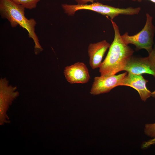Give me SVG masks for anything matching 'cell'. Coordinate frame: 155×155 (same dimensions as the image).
Listing matches in <instances>:
<instances>
[{"label": "cell", "instance_id": "obj_1", "mask_svg": "<svg viewBox=\"0 0 155 155\" xmlns=\"http://www.w3.org/2000/svg\"><path fill=\"white\" fill-rule=\"evenodd\" d=\"M110 20L114 30V37L107 54L99 68L101 75H112L123 71L134 52L123 41L117 24L113 20Z\"/></svg>", "mask_w": 155, "mask_h": 155}, {"label": "cell", "instance_id": "obj_2", "mask_svg": "<svg viewBox=\"0 0 155 155\" xmlns=\"http://www.w3.org/2000/svg\"><path fill=\"white\" fill-rule=\"evenodd\" d=\"M25 9L12 0H0V14L1 18L7 19L12 28L19 25L27 30L29 37L32 38L34 43V52L37 55L42 51L43 49L35 32L36 22L34 19H28L26 17Z\"/></svg>", "mask_w": 155, "mask_h": 155}, {"label": "cell", "instance_id": "obj_3", "mask_svg": "<svg viewBox=\"0 0 155 155\" xmlns=\"http://www.w3.org/2000/svg\"><path fill=\"white\" fill-rule=\"evenodd\" d=\"M146 21L144 28L139 32L132 36L127 32L121 35L123 41L127 45L132 44L136 47L135 50L144 49L149 54L153 49L155 27L153 24V17L146 13Z\"/></svg>", "mask_w": 155, "mask_h": 155}, {"label": "cell", "instance_id": "obj_4", "mask_svg": "<svg viewBox=\"0 0 155 155\" xmlns=\"http://www.w3.org/2000/svg\"><path fill=\"white\" fill-rule=\"evenodd\" d=\"M69 8L71 12L73 14H75L76 11L79 10H88L109 17L111 20L120 15L131 16L138 14L141 10L140 7L119 8L104 5L98 2L89 4H71Z\"/></svg>", "mask_w": 155, "mask_h": 155}, {"label": "cell", "instance_id": "obj_5", "mask_svg": "<svg viewBox=\"0 0 155 155\" xmlns=\"http://www.w3.org/2000/svg\"><path fill=\"white\" fill-rule=\"evenodd\" d=\"M127 73L126 72L118 75L95 77L90 92V94L97 95L107 93L115 87L120 86Z\"/></svg>", "mask_w": 155, "mask_h": 155}, {"label": "cell", "instance_id": "obj_6", "mask_svg": "<svg viewBox=\"0 0 155 155\" xmlns=\"http://www.w3.org/2000/svg\"><path fill=\"white\" fill-rule=\"evenodd\" d=\"M64 73L66 80L71 84L86 83L90 79L87 66L81 62L66 67Z\"/></svg>", "mask_w": 155, "mask_h": 155}, {"label": "cell", "instance_id": "obj_7", "mask_svg": "<svg viewBox=\"0 0 155 155\" xmlns=\"http://www.w3.org/2000/svg\"><path fill=\"white\" fill-rule=\"evenodd\" d=\"M148 82L142 75L128 73L122 81L120 86H128L134 89L138 92L141 100L145 101L152 96V92L146 86Z\"/></svg>", "mask_w": 155, "mask_h": 155}, {"label": "cell", "instance_id": "obj_8", "mask_svg": "<svg viewBox=\"0 0 155 155\" xmlns=\"http://www.w3.org/2000/svg\"><path fill=\"white\" fill-rule=\"evenodd\" d=\"M110 45L106 40L89 44L88 52L89 64L92 69L100 67L105 53Z\"/></svg>", "mask_w": 155, "mask_h": 155}, {"label": "cell", "instance_id": "obj_9", "mask_svg": "<svg viewBox=\"0 0 155 155\" xmlns=\"http://www.w3.org/2000/svg\"><path fill=\"white\" fill-rule=\"evenodd\" d=\"M123 71L136 75L148 74L155 78V73L151 68L147 57H136L132 56L127 62Z\"/></svg>", "mask_w": 155, "mask_h": 155}, {"label": "cell", "instance_id": "obj_10", "mask_svg": "<svg viewBox=\"0 0 155 155\" xmlns=\"http://www.w3.org/2000/svg\"><path fill=\"white\" fill-rule=\"evenodd\" d=\"M16 87L9 86V81L5 78L0 80L1 105H6L18 96V92H15Z\"/></svg>", "mask_w": 155, "mask_h": 155}, {"label": "cell", "instance_id": "obj_11", "mask_svg": "<svg viewBox=\"0 0 155 155\" xmlns=\"http://www.w3.org/2000/svg\"><path fill=\"white\" fill-rule=\"evenodd\" d=\"M17 4L21 5L25 8L32 9L36 8L38 2L41 0H12Z\"/></svg>", "mask_w": 155, "mask_h": 155}, {"label": "cell", "instance_id": "obj_12", "mask_svg": "<svg viewBox=\"0 0 155 155\" xmlns=\"http://www.w3.org/2000/svg\"><path fill=\"white\" fill-rule=\"evenodd\" d=\"M144 132L147 136L152 138L155 137V123L146 124L144 128Z\"/></svg>", "mask_w": 155, "mask_h": 155}, {"label": "cell", "instance_id": "obj_13", "mask_svg": "<svg viewBox=\"0 0 155 155\" xmlns=\"http://www.w3.org/2000/svg\"><path fill=\"white\" fill-rule=\"evenodd\" d=\"M147 58L151 68L155 73V44Z\"/></svg>", "mask_w": 155, "mask_h": 155}, {"label": "cell", "instance_id": "obj_14", "mask_svg": "<svg viewBox=\"0 0 155 155\" xmlns=\"http://www.w3.org/2000/svg\"><path fill=\"white\" fill-rule=\"evenodd\" d=\"M154 144H155V137L143 143L142 148L143 149H146L151 146Z\"/></svg>", "mask_w": 155, "mask_h": 155}, {"label": "cell", "instance_id": "obj_15", "mask_svg": "<svg viewBox=\"0 0 155 155\" xmlns=\"http://www.w3.org/2000/svg\"><path fill=\"white\" fill-rule=\"evenodd\" d=\"M76 1L78 4H87L88 2H94V1L97 0H74Z\"/></svg>", "mask_w": 155, "mask_h": 155}, {"label": "cell", "instance_id": "obj_16", "mask_svg": "<svg viewBox=\"0 0 155 155\" xmlns=\"http://www.w3.org/2000/svg\"><path fill=\"white\" fill-rule=\"evenodd\" d=\"M153 97H155V90L152 92V96Z\"/></svg>", "mask_w": 155, "mask_h": 155}, {"label": "cell", "instance_id": "obj_17", "mask_svg": "<svg viewBox=\"0 0 155 155\" xmlns=\"http://www.w3.org/2000/svg\"><path fill=\"white\" fill-rule=\"evenodd\" d=\"M133 1H135L136 0H137L139 1H141L142 0H132ZM154 3H155V0H148Z\"/></svg>", "mask_w": 155, "mask_h": 155}]
</instances>
